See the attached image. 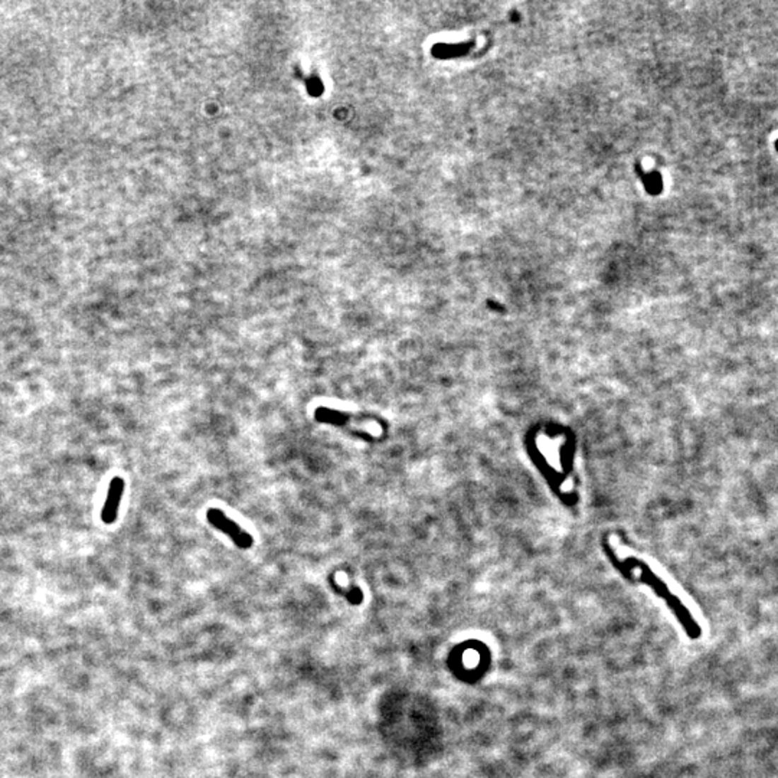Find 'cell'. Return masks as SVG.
Listing matches in <instances>:
<instances>
[{
    "mask_svg": "<svg viewBox=\"0 0 778 778\" xmlns=\"http://www.w3.org/2000/svg\"><path fill=\"white\" fill-rule=\"evenodd\" d=\"M774 149H775V151L778 153V139L774 141Z\"/></svg>",
    "mask_w": 778,
    "mask_h": 778,
    "instance_id": "obj_4",
    "label": "cell"
},
{
    "mask_svg": "<svg viewBox=\"0 0 778 778\" xmlns=\"http://www.w3.org/2000/svg\"><path fill=\"white\" fill-rule=\"evenodd\" d=\"M315 418H316L319 422L342 425V424H344V422L347 421L349 417H347V414H343V412H339V411H333V410L320 407V408L316 410Z\"/></svg>",
    "mask_w": 778,
    "mask_h": 778,
    "instance_id": "obj_3",
    "label": "cell"
},
{
    "mask_svg": "<svg viewBox=\"0 0 778 778\" xmlns=\"http://www.w3.org/2000/svg\"><path fill=\"white\" fill-rule=\"evenodd\" d=\"M123 490H124V482L119 477H115L110 484L107 500L104 503V508L101 512V519L104 523H112L117 519Z\"/></svg>",
    "mask_w": 778,
    "mask_h": 778,
    "instance_id": "obj_2",
    "label": "cell"
},
{
    "mask_svg": "<svg viewBox=\"0 0 778 778\" xmlns=\"http://www.w3.org/2000/svg\"><path fill=\"white\" fill-rule=\"evenodd\" d=\"M207 519L208 522L219 529L221 532H223L225 535H228L233 542H236V545L238 548L241 550H248L252 547V536L250 533H247L244 529H241L236 522L231 521L222 511L219 509H209L207 512Z\"/></svg>",
    "mask_w": 778,
    "mask_h": 778,
    "instance_id": "obj_1",
    "label": "cell"
}]
</instances>
